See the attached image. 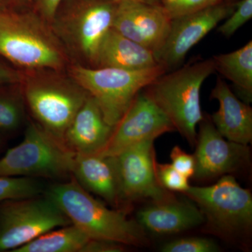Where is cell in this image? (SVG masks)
<instances>
[{
	"instance_id": "cell-1",
	"label": "cell",
	"mask_w": 252,
	"mask_h": 252,
	"mask_svg": "<svg viewBox=\"0 0 252 252\" xmlns=\"http://www.w3.org/2000/svg\"><path fill=\"white\" fill-rule=\"evenodd\" d=\"M0 57L23 71L72 64L47 21L31 7L0 9Z\"/></svg>"
},
{
	"instance_id": "cell-2",
	"label": "cell",
	"mask_w": 252,
	"mask_h": 252,
	"mask_svg": "<svg viewBox=\"0 0 252 252\" xmlns=\"http://www.w3.org/2000/svg\"><path fill=\"white\" fill-rule=\"evenodd\" d=\"M66 71H24L21 83L25 103L36 124L63 144L67 127L89 96Z\"/></svg>"
},
{
	"instance_id": "cell-3",
	"label": "cell",
	"mask_w": 252,
	"mask_h": 252,
	"mask_svg": "<svg viewBox=\"0 0 252 252\" xmlns=\"http://www.w3.org/2000/svg\"><path fill=\"white\" fill-rule=\"evenodd\" d=\"M118 2L63 0L50 26L72 63L95 67L99 45L112 28Z\"/></svg>"
},
{
	"instance_id": "cell-4",
	"label": "cell",
	"mask_w": 252,
	"mask_h": 252,
	"mask_svg": "<svg viewBox=\"0 0 252 252\" xmlns=\"http://www.w3.org/2000/svg\"><path fill=\"white\" fill-rule=\"evenodd\" d=\"M46 195L91 238L111 240L124 245L142 246L147 243L144 228L124 212L109 210L89 194L75 179L52 186Z\"/></svg>"
},
{
	"instance_id": "cell-5",
	"label": "cell",
	"mask_w": 252,
	"mask_h": 252,
	"mask_svg": "<svg viewBox=\"0 0 252 252\" xmlns=\"http://www.w3.org/2000/svg\"><path fill=\"white\" fill-rule=\"evenodd\" d=\"M215 71L213 59L198 61L170 74L165 73L146 90V94L166 114L175 130L192 146L196 143V126L204 118L200 89Z\"/></svg>"
},
{
	"instance_id": "cell-6",
	"label": "cell",
	"mask_w": 252,
	"mask_h": 252,
	"mask_svg": "<svg viewBox=\"0 0 252 252\" xmlns=\"http://www.w3.org/2000/svg\"><path fill=\"white\" fill-rule=\"evenodd\" d=\"M67 72L94 99L104 120L115 127L137 94L167 72L160 64L138 70L69 64Z\"/></svg>"
},
{
	"instance_id": "cell-7",
	"label": "cell",
	"mask_w": 252,
	"mask_h": 252,
	"mask_svg": "<svg viewBox=\"0 0 252 252\" xmlns=\"http://www.w3.org/2000/svg\"><path fill=\"white\" fill-rule=\"evenodd\" d=\"M75 154L31 122L24 139L0 158V177L63 179L71 175Z\"/></svg>"
},
{
	"instance_id": "cell-8",
	"label": "cell",
	"mask_w": 252,
	"mask_h": 252,
	"mask_svg": "<svg viewBox=\"0 0 252 252\" xmlns=\"http://www.w3.org/2000/svg\"><path fill=\"white\" fill-rule=\"evenodd\" d=\"M72 224L47 195L0 203V252H13L46 232Z\"/></svg>"
},
{
	"instance_id": "cell-9",
	"label": "cell",
	"mask_w": 252,
	"mask_h": 252,
	"mask_svg": "<svg viewBox=\"0 0 252 252\" xmlns=\"http://www.w3.org/2000/svg\"><path fill=\"white\" fill-rule=\"evenodd\" d=\"M198 205L212 229L220 235H236L250 230L252 195L231 175H223L209 187H189L184 192Z\"/></svg>"
},
{
	"instance_id": "cell-10",
	"label": "cell",
	"mask_w": 252,
	"mask_h": 252,
	"mask_svg": "<svg viewBox=\"0 0 252 252\" xmlns=\"http://www.w3.org/2000/svg\"><path fill=\"white\" fill-rule=\"evenodd\" d=\"M154 142L143 141L112 157L117 169L120 200L149 198L159 203L175 198L157 180Z\"/></svg>"
},
{
	"instance_id": "cell-11",
	"label": "cell",
	"mask_w": 252,
	"mask_h": 252,
	"mask_svg": "<svg viewBox=\"0 0 252 252\" xmlns=\"http://www.w3.org/2000/svg\"><path fill=\"white\" fill-rule=\"evenodd\" d=\"M235 4L220 1L195 12L172 18L165 42L154 55L157 63L166 71L180 66L190 49L232 14Z\"/></svg>"
},
{
	"instance_id": "cell-12",
	"label": "cell",
	"mask_w": 252,
	"mask_h": 252,
	"mask_svg": "<svg viewBox=\"0 0 252 252\" xmlns=\"http://www.w3.org/2000/svg\"><path fill=\"white\" fill-rule=\"evenodd\" d=\"M175 130L166 114L146 94L139 93L120 122L114 127L108 143L100 154L114 157L131 146Z\"/></svg>"
},
{
	"instance_id": "cell-13",
	"label": "cell",
	"mask_w": 252,
	"mask_h": 252,
	"mask_svg": "<svg viewBox=\"0 0 252 252\" xmlns=\"http://www.w3.org/2000/svg\"><path fill=\"white\" fill-rule=\"evenodd\" d=\"M197 136L194 154L193 177L210 180L228 175L243 167L250 158L248 145L226 141L214 126L211 119L204 117Z\"/></svg>"
},
{
	"instance_id": "cell-14",
	"label": "cell",
	"mask_w": 252,
	"mask_h": 252,
	"mask_svg": "<svg viewBox=\"0 0 252 252\" xmlns=\"http://www.w3.org/2000/svg\"><path fill=\"white\" fill-rule=\"evenodd\" d=\"M171 23L162 5L124 0L118 2L112 28L155 55L163 45Z\"/></svg>"
},
{
	"instance_id": "cell-15",
	"label": "cell",
	"mask_w": 252,
	"mask_h": 252,
	"mask_svg": "<svg viewBox=\"0 0 252 252\" xmlns=\"http://www.w3.org/2000/svg\"><path fill=\"white\" fill-rule=\"evenodd\" d=\"M114 127L104 120L98 104L89 94L64 135V144L74 154H99L105 148Z\"/></svg>"
},
{
	"instance_id": "cell-16",
	"label": "cell",
	"mask_w": 252,
	"mask_h": 252,
	"mask_svg": "<svg viewBox=\"0 0 252 252\" xmlns=\"http://www.w3.org/2000/svg\"><path fill=\"white\" fill-rule=\"evenodd\" d=\"M212 99L220 104L212 122L220 135L230 142L248 145L252 140V109L235 95L224 81L217 79Z\"/></svg>"
},
{
	"instance_id": "cell-17",
	"label": "cell",
	"mask_w": 252,
	"mask_h": 252,
	"mask_svg": "<svg viewBox=\"0 0 252 252\" xmlns=\"http://www.w3.org/2000/svg\"><path fill=\"white\" fill-rule=\"evenodd\" d=\"M137 222L144 228L157 234H173L195 228L205 221L198 207L176 198L142 209L137 213Z\"/></svg>"
},
{
	"instance_id": "cell-18",
	"label": "cell",
	"mask_w": 252,
	"mask_h": 252,
	"mask_svg": "<svg viewBox=\"0 0 252 252\" xmlns=\"http://www.w3.org/2000/svg\"><path fill=\"white\" fill-rule=\"evenodd\" d=\"M71 175L88 191L117 205L120 200L114 158L100 154H75Z\"/></svg>"
},
{
	"instance_id": "cell-19",
	"label": "cell",
	"mask_w": 252,
	"mask_h": 252,
	"mask_svg": "<svg viewBox=\"0 0 252 252\" xmlns=\"http://www.w3.org/2000/svg\"><path fill=\"white\" fill-rule=\"evenodd\" d=\"M159 64L154 52L111 28L104 36L96 59L95 67L138 70Z\"/></svg>"
},
{
	"instance_id": "cell-20",
	"label": "cell",
	"mask_w": 252,
	"mask_h": 252,
	"mask_svg": "<svg viewBox=\"0 0 252 252\" xmlns=\"http://www.w3.org/2000/svg\"><path fill=\"white\" fill-rule=\"evenodd\" d=\"M215 70L241 91L248 103L252 97V41L228 54L212 58Z\"/></svg>"
},
{
	"instance_id": "cell-21",
	"label": "cell",
	"mask_w": 252,
	"mask_h": 252,
	"mask_svg": "<svg viewBox=\"0 0 252 252\" xmlns=\"http://www.w3.org/2000/svg\"><path fill=\"white\" fill-rule=\"evenodd\" d=\"M91 238L73 224L53 229L13 252H83Z\"/></svg>"
},
{
	"instance_id": "cell-22",
	"label": "cell",
	"mask_w": 252,
	"mask_h": 252,
	"mask_svg": "<svg viewBox=\"0 0 252 252\" xmlns=\"http://www.w3.org/2000/svg\"><path fill=\"white\" fill-rule=\"evenodd\" d=\"M24 104L21 84L0 87V132H13L19 127Z\"/></svg>"
},
{
	"instance_id": "cell-23",
	"label": "cell",
	"mask_w": 252,
	"mask_h": 252,
	"mask_svg": "<svg viewBox=\"0 0 252 252\" xmlns=\"http://www.w3.org/2000/svg\"><path fill=\"white\" fill-rule=\"evenodd\" d=\"M43 186L33 177H0V203L40 195Z\"/></svg>"
},
{
	"instance_id": "cell-24",
	"label": "cell",
	"mask_w": 252,
	"mask_h": 252,
	"mask_svg": "<svg viewBox=\"0 0 252 252\" xmlns=\"http://www.w3.org/2000/svg\"><path fill=\"white\" fill-rule=\"evenodd\" d=\"M163 252H217L220 248L210 239L192 237L179 239L166 243L162 247Z\"/></svg>"
},
{
	"instance_id": "cell-25",
	"label": "cell",
	"mask_w": 252,
	"mask_h": 252,
	"mask_svg": "<svg viewBox=\"0 0 252 252\" xmlns=\"http://www.w3.org/2000/svg\"><path fill=\"white\" fill-rule=\"evenodd\" d=\"M156 175L159 184L167 190L184 193L190 187L189 179L177 171L172 164L156 162Z\"/></svg>"
},
{
	"instance_id": "cell-26",
	"label": "cell",
	"mask_w": 252,
	"mask_h": 252,
	"mask_svg": "<svg viewBox=\"0 0 252 252\" xmlns=\"http://www.w3.org/2000/svg\"><path fill=\"white\" fill-rule=\"evenodd\" d=\"M252 18V0H240L218 31L225 37H230Z\"/></svg>"
},
{
	"instance_id": "cell-27",
	"label": "cell",
	"mask_w": 252,
	"mask_h": 252,
	"mask_svg": "<svg viewBox=\"0 0 252 252\" xmlns=\"http://www.w3.org/2000/svg\"><path fill=\"white\" fill-rule=\"evenodd\" d=\"M220 1L222 0H161L162 6L172 19L195 12Z\"/></svg>"
},
{
	"instance_id": "cell-28",
	"label": "cell",
	"mask_w": 252,
	"mask_h": 252,
	"mask_svg": "<svg viewBox=\"0 0 252 252\" xmlns=\"http://www.w3.org/2000/svg\"><path fill=\"white\" fill-rule=\"evenodd\" d=\"M172 166L182 175L189 179L193 177L195 173V162L193 155L187 154L179 146L172 148L170 153Z\"/></svg>"
},
{
	"instance_id": "cell-29",
	"label": "cell",
	"mask_w": 252,
	"mask_h": 252,
	"mask_svg": "<svg viewBox=\"0 0 252 252\" xmlns=\"http://www.w3.org/2000/svg\"><path fill=\"white\" fill-rule=\"evenodd\" d=\"M24 74V71L14 67L4 59H0V87L21 84Z\"/></svg>"
},
{
	"instance_id": "cell-30",
	"label": "cell",
	"mask_w": 252,
	"mask_h": 252,
	"mask_svg": "<svg viewBox=\"0 0 252 252\" xmlns=\"http://www.w3.org/2000/svg\"><path fill=\"white\" fill-rule=\"evenodd\" d=\"M62 1L63 0H31V6L50 25Z\"/></svg>"
},
{
	"instance_id": "cell-31",
	"label": "cell",
	"mask_w": 252,
	"mask_h": 252,
	"mask_svg": "<svg viewBox=\"0 0 252 252\" xmlns=\"http://www.w3.org/2000/svg\"><path fill=\"white\" fill-rule=\"evenodd\" d=\"M125 245L111 240L91 239L83 252H121L125 250Z\"/></svg>"
},
{
	"instance_id": "cell-32",
	"label": "cell",
	"mask_w": 252,
	"mask_h": 252,
	"mask_svg": "<svg viewBox=\"0 0 252 252\" xmlns=\"http://www.w3.org/2000/svg\"><path fill=\"white\" fill-rule=\"evenodd\" d=\"M30 6H31V0H13L9 7L22 9Z\"/></svg>"
},
{
	"instance_id": "cell-33",
	"label": "cell",
	"mask_w": 252,
	"mask_h": 252,
	"mask_svg": "<svg viewBox=\"0 0 252 252\" xmlns=\"http://www.w3.org/2000/svg\"><path fill=\"white\" fill-rule=\"evenodd\" d=\"M117 1H124V0H115ZM137 1H143L151 4L162 5L161 0H137Z\"/></svg>"
},
{
	"instance_id": "cell-34",
	"label": "cell",
	"mask_w": 252,
	"mask_h": 252,
	"mask_svg": "<svg viewBox=\"0 0 252 252\" xmlns=\"http://www.w3.org/2000/svg\"><path fill=\"white\" fill-rule=\"evenodd\" d=\"M13 0H0V9L9 7Z\"/></svg>"
},
{
	"instance_id": "cell-35",
	"label": "cell",
	"mask_w": 252,
	"mask_h": 252,
	"mask_svg": "<svg viewBox=\"0 0 252 252\" xmlns=\"http://www.w3.org/2000/svg\"><path fill=\"white\" fill-rule=\"evenodd\" d=\"M0 144H1V138H0Z\"/></svg>"
}]
</instances>
